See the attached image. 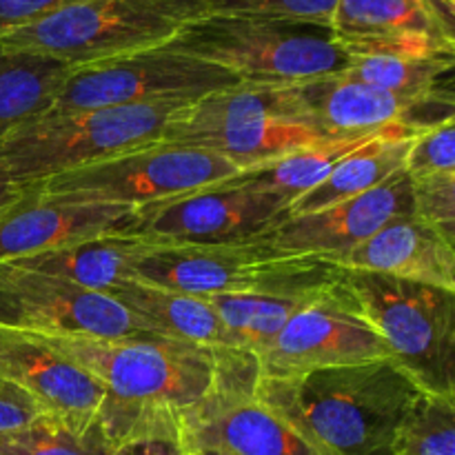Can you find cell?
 Listing matches in <instances>:
<instances>
[{
	"mask_svg": "<svg viewBox=\"0 0 455 455\" xmlns=\"http://www.w3.org/2000/svg\"><path fill=\"white\" fill-rule=\"evenodd\" d=\"M187 20L207 16H265L331 27L336 0H173Z\"/></svg>",
	"mask_w": 455,
	"mask_h": 455,
	"instance_id": "30",
	"label": "cell"
},
{
	"mask_svg": "<svg viewBox=\"0 0 455 455\" xmlns=\"http://www.w3.org/2000/svg\"><path fill=\"white\" fill-rule=\"evenodd\" d=\"M71 67L0 43V140L47 114Z\"/></svg>",
	"mask_w": 455,
	"mask_h": 455,
	"instance_id": "23",
	"label": "cell"
},
{
	"mask_svg": "<svg viewBox=\"0 0 455 455\" xmlns=\"http://www.w3.org/2000/svg\"><path fill=\"white\" fill-rule=\"evenodd\" d=\"M404 172L411 178L455 173V118L434 124L411 138Z\"/></svg>",
	"mask_w": 455,
	"mask_h": 455,
	"instance_id": "33",
	"label": "cell"
},
{
	"mask_svg": "<svg viewBox=\"0 0 455 455\" xmlns=\"http://www.w3.org/2000/svg\"><path fill=\"white\" fill-rule=\"evenodd\" d=\"M331 31L345 53H455L453 0H336Z\"/></svg>",
	"mask_w": 455,
	"mask_h": 455,
	"instance_id": "19",
	"label": "cell"
},
{
	"mask_svg": "<svg viewBox=\"0 0 455 455\" xmlns=\"http://www.w3.org/2000/svg\"><path fill=\"white\" fill-rule=\"evenodd\" d=\"M22 194V187L16 185L7 173L0 169V213L9 207L12 203H16Z\"/></svg>",
	"mask_w": 455,
	"mask_h": 455,
	"instance_id": "36",
	"label": "cell"
},
{
	"mask_svg": "<svg viewBox=\"0 0 455 455\" xmlns=\"http://www.w3.org/2000/svg\"><path fill=\"white\" fill-rule=\"evenodd\" d=\"M0 327L38 336H158L107 293L13 262H0Z\"/></svg>",
	"mask_w": 455,
	"mask_h": 455,
	"instance_id": "11",
	"label": "cell"
},
{
	"mask_svg": "<svg viewBox=\"0 0 455 455\" xmlns=\"http://www.w3.org/2000/svg\"><path fill=\"white\" fill-rule=\"evenodd\" d=\"M409 142L411 138L407 136H387L364 145L363 149L342 160L320 185L293 200L289 216L318 212L376 189L378 185L403 172Z\"/></svg>",
	"mask_w": 455,
	"mask_h": 455,
	"instance_id": "25",
	"label": "cell"
},
{
	"mask_svg": "<svg viewBox=\"0 0 455 455\" xmlns=\"http://www.w3.org/2000/svg\"><path fill=\"white\" fill-rule=\"evenodd\" d=\"M327 258L293 256L253 240L220 244L163 243L138 262L132 280L189 293H320L340 283Z\"/></svg>",
	"mask_w": 455,
	"mask_h": 455,
	"instance_id": "7",
	"label": "cell"
},
{
	"mask_svg": "<svg viewBox=\"0 0 455 455\" xmlns=\"http://www.w3.org/2000/svg\"><path fill=\"white\" fill-rule=\"evenodd\" d=\"M253 358L258 376L283 378L382 360L387 349L340 278L293 315Z\"/></svg>",
	"mask_w": 455,
	"mask_h": 455,
	"instance_id": "14",
	"label": "cell"
},
{
	"mask_svg": "<svg viewBox=\"0 0 455 455\" xmlns=\"http://www.w3.org/2000/svg\"><path fill=\"white\" fill-rule=\"evenodd\" d=\"M238 172L234 163L213 151L156 142L47 178L40 185L52 194L140 209L216 185Z\"/></svg>",
	"mask_w": 455,
	"mask_h": 455,
	"instance_id": "10",
	"label": "cell"
},
{
	"mask_svg": "<svg viewBox=\"0 0 455 455\" xmlns=\"http://www.w3.org/2000/svg\"><path fill=\"white\" fill-rule=\"evenodd\" d=\"M187 22L173 0H76L0 43L83 67L163 47Z\"/></svg>",
	"mask_w": 455,
	"mask_h": 455,
	"instance_id": "8",
	"label": "cell"
},
{
	"mask_svg": "<svg viewBox=\"0 0 455 455\" xmlns=\"http://www.w3.org/2000/svg\"><path fill=\"white\" fill-rule=\"evenodd\" d=\"M38 416H43L38 404L20 387L13 385L4 376H0V431H12L18 429V427H25Z\"/></svg>",
	"mask_w": 455,
	"mask_h": 455,
	"instance_id": "35",
	"label": "cell"
},
{
	"mask_svg": "<svg viewBox=\"0 0 455 455\" xmlns=\"http://www.w3.org/2000/svg\"><path fill=\"white\" fill-rule=\"evenodd\" d=\"M0 376L20 387L40 413L74 429L87 431L100 418V382L38 333L0 327Z\"/></svg>",
	"mask_w": 455,
	"mask_h": 455,
	"instance_id": "18",
	"label": "cell"
},
{
	"mask_svg": "<svg viewBox=\"0 0 455 455\" xmlns=\"http://www.w3.org/2000/svg\"><path fill=\"white\" fill-rule=\"evenodd\" d=\"M258 363L247 358L198 404L180 413L187 444L203 455H320L256 395Z\"/></svg>",
	"mask_w": 455,
	"mask_h": 455,
	"instance_id": "13",
	"label": "cell"
},
{
	"mask_svg": "<svg viewBox=\"0 0 455 455\" xmlns=\"http://www.w3.org/2000/svg\"><path fill=\"white\" fill-rule=\"evenodd\" d=\"M76 0H0V38L29 27Z\"/></svg>",
	"mask_w": 455,
	"mask_h": 455,
	"instance_id": "34",
	"label": "cell"
},
{
	"mask_svg": "<svg viewBox=\"0 0 455 455\" xmlns=\"http://www.w3.org/2000/svg\"><path fill=\"white\" fill-rule=\"evenodd\" d=\"M293 93L302 116L327 138L363 136L391 129L420 133L455 118L453 93L407 96L342 74L293 84Z\"/></svg>",
	"mask_w": 455,
	"mask_h": 455,
	"instance_id": "15",
	"label": "cell"
},
{
	"mask_svg": "<svg viewBox=\"0 0 455 455\" xmlns=\"http://www.w3.org/2000/svg\"><path fill=\"white\" fill-rule=\"evenodd\" d=\"M411 207L413 216L455 240V173L411 178Z\"/></svg>",
	"mask_w": 455,
	"mask_h": 455,
	"instance_id": "32",
	"label": "cell"
},
{
	"mask_svg": "<svg viewBox=\"0 0 455 455\" xmlns=\"http://www.w3.org/2000/svg\"><path fill=\"white\" fill-rule=\"evenodd\" d=\"M320 293H216L207 302L243 349L256 355Z\"/></svg>",
	"mask_w": 455,
	"mask_h": 455,
	"instance_id": "27",
	"label": "cell"
},
{
	"mask_svg": "<svg viewBox=\"0 0 455 455\" xmlns=\"http://www.w3.org/2000/svg\"><path fill=\"white\" fill-rule=\"evenodd\" d=\"M238 84L243 83L234 74L212 62L156 47L93 65L71 67L49 111L136 105L185 107Z\"/></svg>",
	"mask_w": 455,
	"mask_h": 455,
	"instance_id": "9",
	"label": "cell"
},
{
	"mask_svg": "<svg viewBox=\"0 0 455 455\" xmlns=\"http://www.w3.org/2000/svg\"><path fill=\"white\" fill-rule=\"evenodd\" d=\"M107 296L118 300L158 336L216 351H247L220 323L207 298L172 291L140 280H124Z\"/></svg>",
	"mask_w": 455,
	"mask_h": 455,
	"instance_id": "22",
	"label": "cell"
},
{
	"mask_svg": "<svg viewBox=\"0 0 455 455\" xmlns=\"http://www.w3.org/2000/svg\"><path fill=\"white\" fill-rule=\"evenodd\" d=\"M394 455H455V400L420 391L400 422Z\"/></svg>",
	"mask_w": 455,
	"mask_h": 455,
	"instance_id": "29",
	"label": "cell"
},
{
	"mask_svg": "<svg viewBox=\"0 0 455 455\" xmlns=\"http://www.w3.org/2000/svg\"><path fill=\"white\" fill-rule=\"evenodd\" d=\"M111 443L100 420L87 431H78L49 416H38L29 425L0 431V455H109Z\"/></svg>",
	"mask_w": 455,
	"mask_h": 455,
	"instance_id": "28",
	"label": "cell"
},
{
	"mask_svg": "<svg viewBox=\"0 0 455 455\" xmlns=\"http://www.w3.org/2000/svg\"><path fill=\"white\" fill-rule=\"evenodd\" d=\"M289 218V203L231 176L136 209L132 234L176 244L244 243Z\"/></svg>",
	"mask_w": 455,
	"mask_h": 455,
	"instance_id": "12",
	"label": "cell"
},
{
	"mask_svg": "<svg viewBox=\"0 0 455 455\" xmlns=\"http://www.w3.org/2000/svg\"><path fill=\"white\" fill-rule=\"evenodd\" d=\"M196 455H203V453H196Z\"/></svg>",
	"mask_w": 455,
	"mask_h": 455,
	"instance_id": "37",
	"label": "cell"
},
{
	"mask_svg": "<svg viewBox=\"0 0 455 455\" xmlns=\"http://www.w3.org/2000/svg\"><path fill=\"white\" fill-rule=\"evenodd\" d=\"M418 394L387 358L256 382L258 398L320 455H394L398 427Z\"/></svg>",
	"mask_w": 455,
	"mask_h": 455,
	"instance_id": "1",
	"label": "cell"
},
{
	"mask_svg": "<svg viewBox=\"0 0 455 455\" xmlns=\"http://www.w3.org/2000/svg\"><path fill=\"white\" fill-rule=\"evenodd\" d=\"M333 265L455 293V240L413 213L389 220L364 243L338 256Z\"/></svg>",
	"mask_w": 455,
	"mask_h": 455,
	"instance_id": "20",
	"label": "cell"
},
{
	"mask_svg": "<svg viewBox=\"0 0 455 455\" xmlns=\"http://www.w3.org/2000/svg\"><path fill=\"white\" fill-rule=\"evenodd\" d=\"M409 213H413L411 178L403 169L367 194L318 212L289 216L251 240L293 256H318L333 262L389 220Z\"/></svg>",
	"mask_w": 455,
	"mask_h": 455,
	"instance_id": "17",
	"label": "cell"
},
{
	"mask_svg": "<svg viewBox=\"0 0 455 455\" xmlns=\"http://www.w3.org/2000/svg\"><path fill=\"white\" fill-rule=\"evenodd\" d=\"M455 53L443 52H358L349 53L342 76L407 96L453 93Z\"/></svg>",
	"mask_w": 455,
	"mask_h": 455,
	"instance_id": "26",
	"label": "cell"
},
{
	"mask_svg": "<svg viewBox=\"0 0 455 455\" xmlns=\"http://www.w3.org/2000/svg\"><path fill=\"white\" fill-rule=\"evenodd\" d=\"M109 455H196L172 409H142L111 440Z\"/></svg>",
	"mask_w": 455,
	"mask_h": 455,
	"instance_id": "31",
	"label": "cell"
},
{
	"mask_svg": "<svg viewBox=\"0 0 455 455\" xmlns=\"http://www.w3.org/2000/svg\"><path fill=\"white\" fill-rule=\"evenodd\" d=\"M163 47L212 62L256 87H291L338 76L349 62L331 27L287 18H198Z\"/></svg>",
	"mask_w": 455,
	"mask_h": 455,
	"instance_id": "3",
	"label": "cell"
},
{
	"mask_svg": "<svg viewBox=\"0 0 455 455\" xmlns=\"http://www.w3.org/2000/svg\"><path fill=\"white\" fill-rule=\"evenodd\" d=\"M387 136H407L413 138L418 133L403 132V129H391V132H378V133H363V136H345V138H327L315 145L302 147V149L284 154L280 158L269 160L258 167L244 169L235 176L240 180L256 185L260 189L271 191V194L280 196L287 200L289 207L296 198L314 189L315 185L324 180L338 164L358 149H363L369 142L378 140V138Z\"/></svg>",
	"mask_w": 455,
	"mask_h": 455,
	"instance_id": "24",
	"label": "cell"
},
{
	"mask_svg": "<svg viewBox=\"0 0 455 455\" xmlns=\"http://www.w3.org/2000/svg\"><path fill=\"white\" fill-rule=\"evenodd\" d=\"M327 140L302 116L291 87L238 84L173 114L160 142L222 156L240 172Z\"/></svg>",
	"mask_w": 455,
	"mask_h": 455,
	"instance_id": "6",
	"label": "cell"
},
{
	"mask_svg": "<svg viewBox=\"0 0 455 455\" xmlns=\"http://www.w3.org/2000/svg\"><path fill=\"white\" fill-rule=\"evenodd\" d=\"M342 284L387 349L422 391L455 400V293L371 271L342 269Z\"/></svg>",
	"mask_w": 455,
	"mask_h": 455,
	"instance_id": "4",
	"label": "cell"
},
{
	"mask_svg": "<svg viewBox=\"0 0 455 455\" xmlns=\"http://www.w3.org/2000/svg\"><path fill=\"white\" fill-rule=\"evenodd\" d=\"M136 209L92 203L44 191L40 182L22 187L16 203L0 213V262L38 256L78 240L133 229Z\"/></svg>",
	"mask_w": 455,
	"mask_h": 455,
	"instance_id": "16",
	"label": "cell"
},
{
	"mask_svg": "<svg viewBox=\"0 0 455 455\" xmlns=\"http://www.w3.org/2000/svg\"><path fill=\"white\" fill-rule=\"evenodd\" d=\"M187 107V105H185ZM176 105L49 111L0 140V169L16 185H34L84 164L160 142Z\"/></svg>",
	"mask_w": 455,
	"mask_h": 455,
	"instance_id": "5",
	"label": "cell"
},
{
	"mask_svg": "<svg viewBox=\"0 0 455 455\" xmlns=\"http://www.w3.org/2000/svg\"><path fill=\"white\" fill-rule=\"evenodd\" d=\"M160 244L163 243L154 238L123 231V234L78 240L38 256L13 260V265L69 280L92 291L109 293L120 283L132 280L138 262Z\"/></svg>",
	"mask_w": 455,
	"mask_h": 455,
	"instance_id": "21",
	"label": "cell"
},
{
	"mask_svg": "<svg viewBox=\"0 0 455 455\" xmlns=\"http://www.w3.org/2000/svg\"><path fill=\"white\" fill-rule=\"evenodd\" d=\"M65 358L92 373L105 389L100 425L111 440L142 409L178 416L198 404L249 351H216L163 336H43Z\"/></svg>",
	"mask_w": 455,
	"mask_h": 455,
	"instance_id": "2",
	"label": "cell"
}]
</instances>
